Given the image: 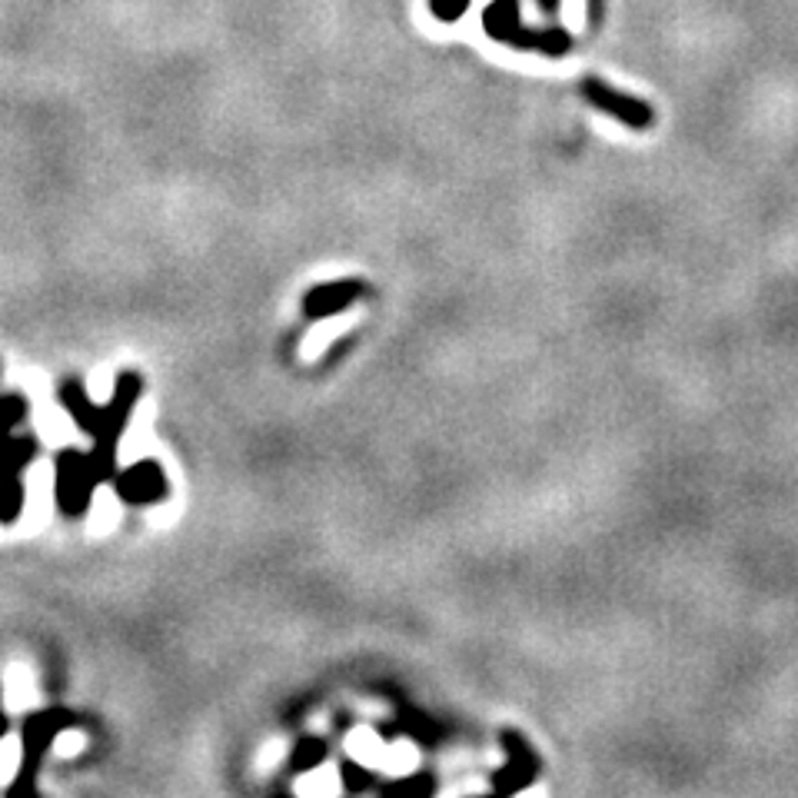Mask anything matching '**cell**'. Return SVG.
<instances>
[{"label":"cell","instance_id":"obj_1","mask_svg":"<svg viewBox=\"0 0 798 798\" xmlns=\"http://www.w3.org/2000/svg\"><path fill=\"white\" fill-rule=\"evenodd\" d=\"M483 28L499 44H509V47H519V51H536V54H546V57H562L572 47V37L562 28H542V31L522 28L519 0H493L483 14Z\"/></svg>","mask_w":798,"mask_h":798},{"label":"cell","instance_id":"obj_2","mask_svg":"<svg viewBox=\"0 0 798 798\" xmlns=\"http://www.w3.org/2000/svg\"><path fill=\"white\" fill-rule=\"evenodd\" d=\"M582 97L595 107L603 110L616 120H623L626 127H649L653 123V107L646 100H636V97H626L613 87H606L603 80H585L582 84Z\"/></svg>","mask_w":798,"mask_h":798},{"label":"cell","instance_id":"obj_3","mask_svg":"<svg viewBox=\"0 0 798 798\" xmlns=\"http://www.w3.org/2000/svg\"><path fill=\"white\" fill-rule=\"evenodd\" d=\"M57 496H61V506L67 513H80L87 496H90V483H87V473H84V463L77 453H64L61 456V466H57Z\"/></svg>","mask_w":798,"mask_h":798},{"label":"cell","instance_id":"obj_4","mask_svg":"<svg viewBox=\"0 0 798 798\" xmlns=\"http://www.w3.org/2000/svg\"><path fill=\"white\" fill-rule=\"evenodd\" d=\"M120 493L127 499H157L163 493V476L153 463H140V466H130L123 476H120Z\"/></svg>","mask_w":798,"mask_h":798},{"label":"cell","instance_id":"obj_5","mask_svg":"<svg viewBox=\"0 0 798 798\" xmlns=\"http://www.w3.org/2000/svg\"><path fill=\"white\" fill-rule=\"evenodd\" d=\"M21 506H24V489H21V483H18L14 473H4V476H0V519H8V522L18 519Z\"/></svg>","mask_w":798,"mask_h":798},{"label":"cell","instance_id":"obj_6","mask_svg":"<svg viewBox=\"0 0 798 798\" xmlns=\"http://www.w3.org/2000/svg\"><path fill=\"white\" fill-rule=\"evenodd\" d=\"M34 699V682L24 669H11L8 672V702L11 705H24Z\"/></svg>","mask_w":798,"mask_h":798},{"label":"cell","instance_id":"obj_7","mask_svg":"<svg viewBox=\"0 0 798 798\" xmlns=\"http://www.w3.org/2000/svg\"><path fill=\"white\" fill-rule=\"evenodd\" d=\"M117 522V503L110 499V496H100L97 503H94V522H90V529L94 532H104V529H110Z\"/></svg>","mask_w":798,"mask_h":798},{"label":"cell","instance_id":"obj_8","mask_svg":"<svg viewBox=\"0 0 798 798\" xmlns=\"http://www.w3.org/2000/svg\"><path fill=\"white\" fill-rule=\"evenodd\" d=\"M470 8V0H430V11L440 18V21H460Z\"/></svg>","mask_w":798,"mask_h":798},{"label":"cell","instance_id":"obj_9","mask_svg":"<svg viewBox=\"0 0 798 798\" xmlns=\"http://www.w3.org/2000/svg\"><path fill=\"white\" fill-rule=\"evenodd\" d=\"M14 765H18V742H4L0 745V781H8L14 775Z\"/></svg>","mask_w":798,"mask_h":798},{"label":"cell","instance_id":"obj_10","mask_svg":"<svg viewBox=\"0 0 798 798\" xmlns=\"http://www.w3.org/2000/svg\"><path fill=\"white\" fill-rule=\"evenodd\" d=\"M54 745H57V755H74L84 745V738L74 732H64V735H54Z\"/></svg>","mask_w":798,"mask_h":798},{"label":"cell","instance_id":"obj_11","mask_svg":"<svg viewBox=\"0 0 798 798\" xmlns=\"http://www.w3.org/2000/svg\"><path fill=\"white\" fill-rule=\"evenodd\" d=\"M556 4L559 0H542V11H556Z\"/></svg>","mask_w":798,"mask_h":798},{"label":"cell","instance_id":"obj_12","mask_svg":"<svg viewBox=\"0 0 798 798\" xmlns=\"http://www.w3.org/2000/svg\"><path fill=\"white\" fill-rule=\"evenodd\" d=\"M0 735H4V715H0Z\"/></svg>","mask_w":798,"mask_h":798}]
</instances>
